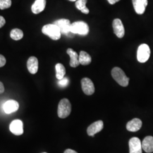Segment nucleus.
Masks as SVG:
<instances>
[{"mask_svg": "<svg viewBox=\"0 0 153 153\" xmlns=\"http://www.w3.org/2000/svg\"><path fill=\"white\" fill-rule=\"evenodd\" d=\"M27 66L28 71L31 74H36L38 71L39 62L38 59L34 56L30 57L28 59Z\"/></svg>", "mask_w": 153, "mask_h": 153, "instance_id": "nucleus-14", "label": "nucleus"}, {"mask_svg": "<svg viewBox=\"0 0 153 153\" xmlns=\"http://www.w3.org/2000/svg\"><path fill=\"white\" fill-rule=\"evenodd\" d=\"M64 153H78L76 152V151L73 150H71L70 149H66L65 151L64 152Z\"/></svg>", "mask_w": 153, "mask_h": 153, "instance_id": "nucleus-28", "label": "nucleus"}, {"mask_svg": "<svg viewBox=\"0 0 153 153\" xmlns=\"http://www.w3.org/2000/svg\"><path fill=\"white\" fill-rule=\"evenodd\" d=\"M103 122L102 120L94 122L88 127L87 133L89 136L94 137V135L103 129Z\"/></svg>", "mask_w": 153, "mask_h": 153, "instance_id": "nucleus-11", "label": "nucleus"}, {"mask_svg": "<svg viewBox=\"0 0 153 153\" xmlns=\"http://www.w3.org/2000/svg\"><path fill=\"white\" fill-rule=\"evenodd\" d=\"M71 105L69 100L68 99H61L59 105L57 114L60 118L65 119L71 114Z\"/></svg>", "mask_w": 153, "mask_h": 153, "instance_id": "nucleus-3", "label": "nucleus"}, {"mask_svg": "<svg viewBox=\"0 0 153 153\" xmlns=\"http://www.w3.org/2000/svg\"><path fill=\"white\" fill-rule=\"evenodd\" d=\"M10 37L14 40H19L23 38V33L21 30L15 28L12 30L10 32Z\"/></svg>", "mask_w": 153, "mask_h": 153, "instance_id": "nucleus-21", "label": "nucleus"}, {"mask_svg": "<svg viewBox=\"0 0 153 153\" xmlns=\"http://www.w3.org/2000/svg\"><path fill=\"white\" fill-rule=\"evenodd\" d=\"M111 75L116 82L123 87L128 86L129 78L126 76L124 71L119 67H115L111 71Z\"/></svg>", "mask_w": 153, "mask_h": 153, "instance_id": "nucleus-1", "label": "nucleus"}, {"mask_svg": "<svg viewBox=\"0 0 153 153\" xmlns=\"http://www.w3.org/2000/svg\"><path fill=\"white\" fill-rule=\"evenodd\" d=\"M10 131L16 136H21L23 133V124L21 120H13L10 124Z\"/></svg>", "mask_w": 153, "mask_h": 153, "instance_id": "nucleus-10", "label": "nucleus"}, {"mask_svg": "<svg viewBox=\"0 0 153 153\" xmlns=\"http://www.w3.org/2000/svg\"><path fill=\"white\" fill-rule=\"evenodd\" d=\"M6 60L5 57L4 56L0 55V68L5 65L6 64Z\"/></svg>", "mask_w": 153, "mask_h": 153, "instance_id": "nucleus-25", "label": "nucleus"}, {"mask_svg": "<svg viewBox=\"0 0 153 153\" xmlns=\"http://www.w3.org/2000/svg\"><path fill=\"white\" fill-rule=\"evenodd\" d=\"M81 86L83 91L87 95H91L95 92V87L93 81L88 78L82 79Z\"/></svg>", "mask_w": 153, "mask_h": 153, "instance_id": "nucleus-8", "label": "nucleus"}, {"mask_svg": "<svg viewBox=\"0 0 153 153\" xmlns=\"http://www.w3.org/2000/svg\"><path fill=\"white\" fill-rule=\"evenodd\" d=\"M5 19L3 16H0V28L2 27L5 24Z\"/></svg>", "mask_w": 153, "mask_h": 153, "instance_id": "nucleus-26", "label": "nucleus"}, {"mask_svg": "<svg viewBox=\"0 0 153 153\" xmlns=\"http://www.w3.org/2000/svg\"><path fill=\"white\" fill-rule=\"evenodd\" d=\"M142 121L138 118L129 121L126 124V129L129 131L135 132L139 131L142 127Z\"/></svg>", "mask_w": 153, "mask_h": 153, "instance_id": "nucleus-15", "label": "nucleus"}, {"mask_svg": "<svg viewBox=\"0 0 153 153\" xmlns=\"http://www.w3.org/2000/svg\"><path fill=\"white\" fill-rule=\"evenodd\" d=\"M129 153H142V143L137 137H133L129 141Z\"/></svg>", "mask_w": 153, "mask_h": 153, "instance_id": "nucleus-7", "label": "nucleus"}, {"mask_svg": "<svg viewBox=\"0 0 153 153\" xmlns=\"http://www.w3.org/2000/svg\"><path fill=\"white\" fill-rule=\"evenodd\" d=\"M67 53L71 57V60L69 64L72 68H76L79 65L80 63L79 61V56L76 52H75L71 48H68L67 49Z\"/></svg>", "mask_w": 153, "mask_h": 153, "instance_id": "nucleus-16", "label": "nucleus"}, {"mask_svg": "<svg viewBox=\"0 0 153 153\" xmlns=\"http://www.w3.org/2000/svg\"><path fill=\"white\" fill-rule=\"evenodd\" d=\"M42 33L47 35L52 40H57L61 38L60 30L59 27L55 24H48L44 25L42 28Z\"/></svg>", "mask_w": 153, "mask_h": 153, "instance_id": "nucleus-2", "label": "nucleus"}, {"mask_svg": "<svg viewBox=\"0 0 153 153\" xmlns=\"http://www.w3.org/2000/svg\"><path fill=\"white\" fill-rule=\"evenodd\" d=\"M53 24L59 27L61 33L70 37L72 36L73 33L71 31V23L69 20L66 19H60L55 21Z\"/></svg>", "mask_w": 153, "mask_h": 153, "instance_id": "nucleus-6", "label": "nucleus"}, {"mask_svg": "<svg viewBox=\"0 0 153 153\" xmlns=\"http://www.w3.org/2000/svg\"><path fill=\"white\" fill-rule=\"evenodd\" d=\"M71 31L73 34L86 35L89 32V27L86 22L83 21L73 22L71 26Z\"/></svg>", "mask_w": 153, "mask_h": 153, "instance_id": "nucleus-4", "label": "nucleus"}, {"mask_svg": "<svg viewBox=\"0 0 153 153\" xmlns=\"http://www.w3.org/2000/svg\"></svg>", "mask_w": 153, "mask_h": 153, "instance_id": "nucleus-32", "label": "nucleus"}, {"mask_svg": "<svg viewBox=\"0 0 153 153\" xmlns=\"http://www.w3.org/2000/svg\"><path fill=\"white\" fill-rule=\"evenodd\" d=\"M46 5V0H36L31 6L33 13L37 14L43 11Z\"/></svg>", "mask_w": 153, "mask_h": 153, "instance_id": "nucleus-17", "label": "nucleus"}, {"mask_svg": "<svg viewBox=\"0 0 153 153\" xmlns=\"http://www.w3.org/2000/svg\"><path fill=\"white\" fill-rule=\"evenodd\" d=\"M4 91H5V88H4V84L0 81V94H2Z\"/></svg>", "mask_w": 153, "mask_h": 153, "instance_id": "nucleus-27", "label": "nucleus"}, {"mask_svg": "<svg viewBox=\"0 0 153 153\" xmlns=\"http://www.w3.org/2000/svg\"><path fill=\"white\" fill-rule=\"evenodd\" d=\"M150 49L148 44H142L139 46L137 50V58L141 63L146 62L149 59Z\"/></svg>", "mask_w": 153, "mask_h": 153, "instance_id": "nucleus-5", "label": "nucleus"}, {"mask_svg": "<svg viewBox=\"0 0 153 153\" xmlns=\"http://www.w3.org/2000/svg\"><path fill=\"white\" fill-rule=\"evenodd\" d=\"M135 11L138 14H142L145 11L148 5V0H132Z\"/></svg>", "mask_w": 153, "mask_h": 153, "instance_id": "nucleus-12", "label": "nucleus"}, {"mask_svg": "<svg viewBox=\"0 0 153 153\" xmlns=\"http://www.w3.org/2000/svg\"><path fill=\"white\" fill-rule=\"evenodd\" d=\"M114 32L119 38H123L125 34L124 27L120 19H115L112 23Z\"/></svg>", "mask_w": 153, "mask_h": 153, "instance_id": "nucleus-9", "label": "nucleus"}, {"mask_svg": "<svg viewBox=\"0 0 153 153\" xmlns=\"http://www.w3.org/2000/svg\"><path fill=\"white\" fill-rule=\"evenodd\" d=\"M107 1H108V2H109L110 4L114 5V4H115L116 2H119V1H120V0H107Z\"/></svg>", "mask_w": 153, "mask_h": 153, "instance_id": "nucleus-29", "label": "nucleus"}, {"mask_svg": "<svg viewBox=\"0 0 153 153\" xmlns=\"http://www.w3.org/2000/svg\"><path fill=\"white\" fill-rule=\"evenodd\" d=\"M69 82V81L68 78L64 76L63 78H62L61 79L59 80L58 83H59V85L61 86V87L65 88V87L67 86L68 85Z\"/></svg>", "mask_w": 153, "mask_h": 153, "instance_id": "nucleus-24", "label": "nucleus"}, {"mask_svg": "<svg viewBox=\"0 0 153 153\" xmlns=\"http://www.w3.org/2000/svg\"><path fill=\"white\" fill-rule=\"evenodd\" d=\"M55 69L56 71V78L59 80L63 78L66 74L65 68L64 67V66L60 63H59L56 65Z\"/></svg>", "mask_w": 153, "mask_h": 153, "instance_id": "nucleus-20", "label": "nucleus"}, {"mask_svg": "<svg viewBox=\"0 0 153 153\" xmlns=\"http://www.w3.org/2000/svg\"><path fill=\"white\" fill-rule=\"evenodd\" d=\"M11 0H0V9L4 10L10 7Z\"/></svg>", "mask_w": 153, "mask_h": 153, "instance_id": "nucleus-22", "label": "nucleus"}, {"mask_svg": "<svg viewBox=\"0 0 153 153\" xmlns=\"http://www.w3.org/2000/svg\"><path fill=\"white\" fill-rule=\"evenodd\" d=\"M87 1L88 0H77L76 2V8L81 11L82 9L86 7V4L87 3Z\"/></svg>", "mask_w": 153, "mask_h": 153, "instance_id": "nucleus-23", "label": "nucleus"}, {"mask_svg": "<svg viewBox=\"0 0 153 153\" xmlns=\"http://www.w3.org/2000/svg\"><path fill=\"white\" fill-rule=\"evenodd\" d=\"M81 12H82V13H84V14H88L89 13V10H88V8H87V7H86V8L82 9V10H81Z\"/></svg>", "mask_w": 153, "mask_h": 153, "instance_id": "nucleus-30", "label": "nucleus"}, {"mask_svg": "<svg viewBox=\"0 0 153 153\" xmlns=\"http://www.w3.org/2000/svg\"><path fill=\"white\" fill-rule=\"evenodd\" d=\"M69 1H72V2H73V1H76L77 0H69Z\"/></svg>", "mask_w": 153, "mask_h": 153, "instance_id": "nucleus-31", "label": "nucleus"}, {"mask_svg": "<svg viewBox=\"0 0 153 153\" xmlns=\"http://www.w3.org/2000/svg\"><path fill=\"white\" fill-rule=\"evenodd\" d=\"M19 105L18 102L14 100H9L6 102L4 105V110L6 114H9L18 111Z\"/></svg>", "mask_w": 153, "mask_h": 153, "instance_id": "nucleus-13", "label": "nucleus"}, {"mask_svg": "<svg viewBox=\"0 0 153 153\" xmlns=\"http://www.w3.org/2000/svg\"><path fill=\"white\" fill-rule=\"evenodd\" d=\"M91 57L85 51H81L79 55V61L82 65H88L91 62Z\"/></svg>", "mask_w": 153, "mask_h": 153, "instance_id": "nucleus-19", "label": "nucleus"}, {"mask_svg": "<svg viewBox=\"0 0 153 153\" xmlns=\"http://www.w3.org/2000/svg\"><path fill=\"white\" fill-rule=\"evenodd\" d=\"M142 149L147 153L153 152V137L147 136L142 142Z\"/></svg>", "mask_w": 153, "mask_h": 153, "instance_id": "nucleus-18", "label": "nucleus"}]
</instances>
